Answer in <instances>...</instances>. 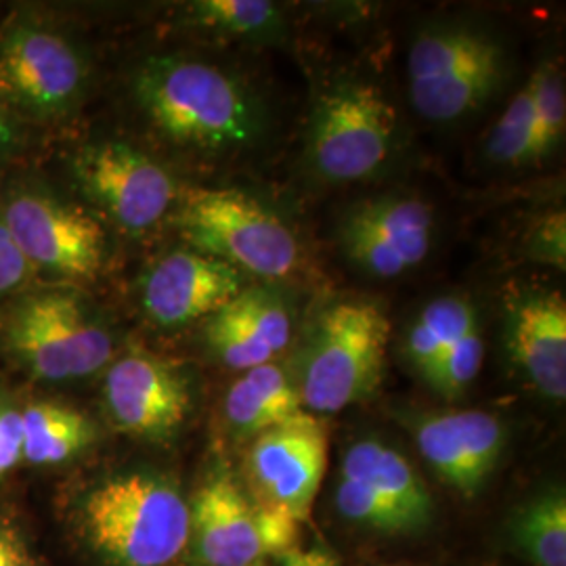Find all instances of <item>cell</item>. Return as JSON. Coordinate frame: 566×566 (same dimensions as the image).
<instances>
[{"label": "cell", "instance_id": "6da1fadb", "mask_svg": "<svg viewBox=\"0 0 566 566\" xmlns=\"http://www.w3.org/2000/svg\"><path fill=\"white\" fill-rule=\"evenodd\" d=\"M130 91L151 130L181 149H238L261 133V112L242 84L206 61L147 57L133 74Z\"/></svg>", "mask_w": 566, "mask_h": 566}, {"label": "cell", "instance_id": "7a4b0ae2", "mask_svg": "<svg viewBox=\"0 0 566 566\" xmlns=\"http://www.w3.org/2000/svg\"><path fill=\"white\" fill-rule=\"evenodd\" d=\"M0 350L32 380L61 385L114 361L116 340L76 285H28L0 304Z\"/></svg>", "mask_w": 566, "mask_h": 566}, {"label": "cell", "instance_id": "3957f363", "mask_svg": "<svg viewBox=\"0 0 566 566\" xmlns=\"http://www.w3.org/2000/svg\"><path fill=\"white\" fill-rule=\"evenodd\" d=\"M76 526L107 566H168L189 544V502L164 476L124 472L86 491Z\"/></svg>", "mask_w": 566, "mask_h": 566}, {"label": "cell", "instance_id": "277c9868", "mask_svg": "<svg viewBox=\"0 0 566 566\" xmlns=\"http://www.w3.org/2000/svg\"><path fill=\"white\" fill-rule=\"evenodd\" d=\"M91 61L53 21L13 13L0 23V95L30 126H57L81 112Z\"/></svg>", "mask_w": 566, "mask_h": 566}, {"label": "cell", "instance_id": "5b68a950", "mask_svg": "<svg viewBox=\"0 0 566 566\" xmlns=\"http://www.w3.org/2000/svg\"><path fill=\"white\" fill-rule=\"evenodd\" d=\"M390 324L376 301L327 306L304 353L298 395L313 416L338 413L369 399L382 382Z\"/></svg>", "mask_w": 566, "mask_h": 566}, {"label": "cell", "instance_id": "8992f818", "mask_svg": "<svg viewBox=\"0 0 566 566\" xmlns=\"http://www.w3.org/2000/svg\"><path fill=\"white\" fill-rule=\"evenodd\" d=\"M175 223L193 250L240 273L280 280L298 266V242L290 227L240 189H189Z\"/></svg>", "mask_w": 566, "mask_h": 566}, {"label": "cell", "instance_id": "52a82bcc", "mask_svg": "<svg viewBox=\"0 0 566 566\" xmlns=\"http://www.w3.org/2000/svg\"><path fill=\"white\" fill-rule=\"evenodd\" d=\"M0 214L34 273L76 287L102 273L107 261L102 221L53 187L36 179L11 182Z\"/></svg>", "mask_w": 566, "mask_h": 566}, {"label": "cell", "instance_id": "ba28073f", "mask_svg": "<svg viewBox=\"0 0 566 566\" xmlns=\"http://www.w3.org/2000/svg\"><path fill=\"white\" fill-rule=\"evenodd\" d=\"M500 44L479 30L451 25L424 30L409 51L411 102L432 122L464 118L479 109L502 78Z\"/></svg>", "mask_w": 566, "mask_h": 566}, {"label": "cell", "instance_id": "9c48e42d", "mask_svg": "<svg viewBox=\"0 0 566 566\" xmlns=\"http://www.w3.org/2000/svg\"><path fill=\"white\" fill-rule=\"evenodd\" d=\"M76 189L128 233L163 223L179 198L172 175L139 147L116 139L84 143L70 156Z\"/></svg>", "mask_w": 566, "mask_h": 566}, {"label": "cell", "instance_id": "30bf717a", "mask_svg": "<svg viewBox=\"0 0 566 566\" xmlns=\"http://www.w3.org/2000/svg\"><path fill=\"white\" fill-rule=\"evenodd\" d=\"M397 112L364 82H343L322 95L311 122V163L325 181H361L386 163Z\"/></svg>", "mask_w": 566, "mask_h": 566}, {"label": "cell", "instance_id": "8fae6325", "mask_svg": "<svg viewBox=\"0 0 566 566\" xmlns=\"http://www.w3.org/2000/svg\"><path fill=\"white\" fill-rule=\"evenodd\" d=\"M327 446L324 420L308 411L254 437L245 455L250 497L304 523L324 481Z\"/></svg>", "mask_w": 566, "mask_h": 566}, {"label": "cell", "instance_id": "7c38bea8", "mask_svg": "<svg viewBox=\"0 0 566 566\" xmlns=\"http://www.w3.org/2000/svg\"><path fill=\"white\" fill-rule=\"evenodd\" d=\"M103 399L124 434L170 443L191 413L193 392L181 367L147 350H128L105 367Z\"/></svg>", "mask_w": 566, "mask_h": 566}, {"label": "cell", "instance_id": "4fadbf2b", "mask_svg": "<svg viewBox=\"0 0 566 566\" xmlns=\"http://www.w3.org/2000/svg\"><path fill=\"white\" fill-rule=\"evenodd\" d=\"M245 287L231 264L193 248L164 254L147 269L142 282L143 313L166 329L212 317Z\"/></svg>", "mask_w": 566, "mask_h": 566}, {"label": "cell", "instance_id": "5bb4252c", "mask_svg": "<svg viewBox=\"0 0 566 566\" xmlns=\"http://www.w3.org/2000/svg\"><path fill=\"white\" fill-rule=\"evenodd\" d=\"M411 430L434 474L465 497L485 485L506 447V426L481 409L420 416Z\"/></svg>", "mask_w": 566, "mask_h": 566}, {"label": "cell", "instance_id": "9a60e30c", "mask_svg": "<svg viewBox=\"0 0 566 566\" xmlns=\"http://www.w3.org/2000/svg\"><path fill=\"white\" fill-rule=\"evenodd\" d=\"M189 542L208 566H252L266 558L261 510L233 474L208 476L189 502Z\"/></svg>", "mask_w": 566, "mask_h": 566}, {"label": "cell", "instance_id": "2e32d148", "mask_svg": "<svg viewBox=\"0 0 566 566\" xmlns=\"http://www.w3.org/2000/svg\"><path fill=\"white\" fill-rule=\"evenodd\" d=\"M507 350L531 386L552 401L566 397V303L560 292H525L507 311Z\"/></svg>", "mask_w": 566, "mask_h": 566}, {"label": "cell", "instance_id": "e0dca14e", "mask_svg": "<svg viewBox=\"0 0 566 566\" xmlns=\"http://www.w3.org/2000/svg\"><path fill=\"white\" fill-rule=\"evenodd\" d=\"M206 344L221 364L248 371L271 364L292 338L285 304L261 287H243L203 327Z\"/></svg>", "mask_w": 566, "mask_h": 566}, {"label": "cell", "instance_id": "ac0fdd59", "mask_svg": "<svg viewBox=\"0 0 566 566\" xmlns=\"http://www.w3.org/2000/svg\"><path fill=\"white\" fill-rule=\"evenodd\" d=\"M343 479L359 481L395 507L411 531L430 521L432 500L416 468L403 455L378 439L357 441L346 451Z\"/></svg>", "mask_w": 566, "mask_h": 566}, {"label": "cell", "instance_id": "d6986e66", "mask_svg": "<svg viewBox=\"0 0 566 566\" xmlns=\"http://www.w3.org/2000/svg\"><path fill=\"white\" fill-rule=\"evenodd\" d=\"M303 411L298 386L273 361L243 371L224 399L227 422L238 434L250 439Z\"/></svg>", "mask_w": 566, "mask_h": 566}, {"label": "cell", "instance_id": "ffe728a7", "mask_svg": "<svg viewBox=\"0 0 566 566\" xmlns=\"http://www.w3.org/2000/svg\"><path fill=\"white\" fill-rule=\"evenodd\" d=\"M23 462L60 465L95 443L93 420L72 405L32 401L21 409Z\"/></svg>", "mask_w": 566, "mask_h": 566}, {"label": "cell", "instance_id": "44dd1931", "mask_svg": "<svg viewBox=\"0 0 566 566\" xmlns=\"http://www.w3.org/2000/svg\"><path fill=\"white\" fill-rule=\"evenodd\" d=\"M344 223L382 238L411 269L424 261L432 245V212L413 198H380L359 203Z\"/></svg>", "mask_w": 566, "mask_h": 566}, {"label": "cell", "instance_id": "7402d4cb", "mask_svg": "<svg viewBox=\"0 0 566 566\" xmlns=\"http://www.w3.org/2000/svg\"><path fill=\"white\" fill-rule=\"evenodd\" d=\"M479 324L476 308L460 296H443L426 304L407 334V359L426 378L439 359L460 340L472 325Z\"/></svg>", "mask_w": 566, "mask_h": 566}, {"label": "cell", "instance_id": "603a6c76", "mask_svg": "<svg viewBox=\"0 0 566 566\" xmlns=\"http://www.w3.org/2000/svg\"><path fill=\"white\" fill-rule=\"evenodd\" d=\"M512 539L535 566H566V497L560 489L528 502L514 518Z\"/></svg>", "mask_w": 566, "mask_h": 566}, {"label": "cell", "instance_id": "cb8c5ba5", "mask_svg": "<svg viewBox=\"0 0 566 566\" xmlns=\"http://www.w3.org/2000/svg\"><path fill=\"white\" fill-rule=\"evenodd\" d=\"M533 137L528 163L544 160L563 142L566 124L565 76L546 63L533 76Z\"/></svg>", "mask_w": 566, "mask_h": 566}, {"label": "cell", "instance_id": "d4e9b609", "mask_svg": "<svg viewBox=\"0 0 566 566\" xmlns=\"http://www.w3.org/2000/svg\"><path fill=\"white\" fill-rule=\"evenodd\" d=\"M203 28L233 36H264L282 28V13L266 0H202L189 9Z\"/></svg>", "mask_w": 566, "mask_h": 566}, {"label": "cell", "instance_id": "484cf974", "mask_svg": "<svg viewBox=\"0 0 566 566\" xmlns=\"http://www.w3.org/2000/svg\"><path fill=\"white\" fill-rule=\"evenodd\" d=\"M533 137V84L526 82L500 116L489 142L486 156L495 164L518 166L528 163Z\"/></svg>", "mask_w": 566, "mask_h": 566}, {"label": "cell", "instance_id": "4316f807", "mask_svg": "<svg viewBox=\"0 0 566 566\" xmlns=\"http://www.w3.org/2000/svg\"><path fill=\"white\" fill-rule=\"evenodd\" d=\"M483 357L485 340L481 334V325L474 324L460 340L451 344L439 364L426 374L424 380L446 399H455L479 376Z\"/></svg>", "mask_w": 566, "mask_h": 566}, {"label": "cell", "instance_id": "83f0119b", "mask_svg": "<svg viewBox=\"0 0 566 566\" xmlns=\"http://www.w3.org/2000/svg\"><path fill=\"white\" fill-rule=\"evenodd\" d=\"M336 506L344 518L369 526L382 533H409L411 526L407 525L403 516L388 506L380 495H376L369 486L343 479L336 489Z\"/></svg>", "mask_w": 566, "mask_h": 566}, {"label": "cell", "instance_id": "f1b7e54d", "mask_svg": "<svg viewBox=\"0 0 566 566\" xmlns=\"http://www.w3.org/2000/svg\"><path fill=\"white\" fill-rule=\"evenodd\" d=\"M528 256L537 263L552 264L565 271L566 264V217L565 212H549L533 224L526 240Z\"/></svg>", "mask_w": 566, "mask_h": 566}, {"label": "cell", "instance_id": "f546056e", "mask_svg": "<svg viewBox=\"0 0 566 566\" xmlns=\"http://www.w3.org/2000/svg\"><path fill=\"white\" fill-rule=\"evenodd\" d=\"M32 266L21 254L9 227L0 214V304L23 292L32 282Z\"/></svg>", "mask_w": 566, "mask_h": 566}, {"label": "cell", "instance_id": "4dcf8cb0", "mask_svg": "<svg viewBox=\"0 0 566 566\" xmlns=\"http://www.w3.org/2000/svg\"><path fill=\"white\" fill-rule=\"evenodd\" d=\"M23 462L21 407L0 390V481Z\"/></svg>", "mask_w": 566, "mask_h": 566}, {"label": "cell", "instance_id": "1f68e13d", "mask_svg": "<svg viewBox=\"0 0 566 566\" xmlns=\"http://www.w3.org/2000/svg\"><path fill=\"white\" fill-rule=\"evenodd\" d=\"M0 566H44L20 526L9 521H0Z\"/></svg>", "mask_w": 566, "mask_h": 566}, {"label": "cell", "instance_id": "d6a6232c", "mask_svg": "<svg viewBox=\"0 0 566 566\" xmlns=\"http://www.w3.org/2000/svg\"><path fill=\"white\" fill-rule=\"evenodd\" d=\"M28 142V128L20 118L9 109L0 95V168L18 160Z\"/></svg>", "mask_w": 566, "mask_h": 566}, {"label": "cell", "instance_id": "836d02e7", "mask_svg": "<svg viewBox=\"0 0 566 566\" xmlns=\"http://www.w3.org/2000/svg\"><path fill=\"white\" fill-rule=\"evenodd\" d=\"M283 566H338L325 549H296L283 556Z\"/></svg>", "mask_w": 566, "mask_h": 566}, {"label": "cell", "instance_id": "e575fe53", "mask_svg": "<svg viewBox=\"0 0 566 566\" xmlns=\"http://www.w3.org/2000/svg\"><path fill=\"white\" fill-rule=\"evenodd\" d=\"M252 566H264L263 563H256V565H252Z\"/></svg>", "mask_w": 566, "mask_h": 566}]
</instances>
